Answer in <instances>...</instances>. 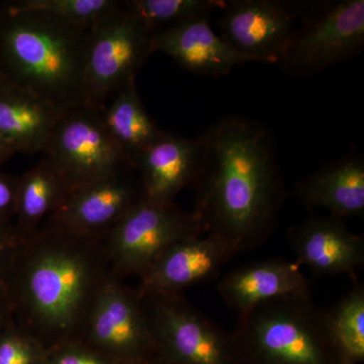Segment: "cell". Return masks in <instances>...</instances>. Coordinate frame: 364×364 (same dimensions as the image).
Masks as SVG:
<instances>
[{
    "instance_id": "cell-1",
    "label": "cell",
    "mask_w": 364,
    "mask_h": 364,
    "mask_svg": "<svg viewBox=\"0 0 364 364\" xmlns=\"http://www.w3.org/2000/svg\"><path fill=\"white\" fill-rule=\"evenodd\" d=\"M202 155L193 214L205 233L248 252L269 239L287 198L267 129L243 117H223L200 136Z\"/></svg>"
},
{
    "instance_id": "cell-2",
    "label": "cell",
    "mask_w": 364,
    "mask_h": 364,
    "mask_svg": "<svg viewBox=\"0 0 364 364\" xmlns=\"http://www.w3.org/2000/svg\"><path fill=\"white\" fill-rule=\"evenodd\" d=\"M90 31L0 4V75L59 109L85 104Z\"/></svg>"
},
{
    "instance_id": "cell-3",
    "label": "cell",
    "mask_w": 364,
    "mask_h": 364,
    "mask_svg": "<svg viewBox=\"0 0 364 364\" xmlns=\"http://www.w3.org/2000/svg\"><path fill=\"white\" fill-rule=\"evenodd\" d=\"M233 333L240 364H344L326 310L312 296L267 301L239 315Z\"/></svg>"
},
{
    "instance_id": "cell-4",
    "label": "cell",
    "mask_w": 364,
    "mask_h": 364,
    "mask_svg": "<svg viewBox=\"0 0 364 364\" xmlns=\"http://www.w3.org/2000/svg\"><path fill=\"white\" fill-rule=\"evenodd\" d=\"M42 153L70 193L134 168L105 128L102 109L86 104L64 111Z\"/></svg>"
},
{
    "instance_id": "cell-5",
    "label": "cell",
    "mask_w": 364,
    "mask_h": 364,
    "mask_svg": "<svg viewBox=\"0 0 364 364\" xmlns=\"http://www.w3.org/2000/svg\"><path fill=\"white\" fill-rule=\"evenodd\" d=\"M152 33L119 4L88 33L83 100L98 109L131 81L150 55Z\"/></svg>"
},
{
    "instance_id": "cell-6",
    "label": "cell",
    "mask_w": 364,
    "mask_h": 364,
    "mask_svg": "<svg viewBox=\"0 0 364 364\" xmlns=\"http://www.w3.org/2000/svg\"><path fill=\"white\" fill-rule=\"evenodd\" d=\"M157 352L171 364H240L233 333L174 294H150Z\"/></svg>"
},
{
    "instance_id": "cell-7",
    "label": "cell",
    "mask_w": 364,
    "mask_h": 364,
    "mask_svg": "<svg viewBox=\"0 0 364 364\" xmlns=\"http://www.w3.org/2000/svg\"><path fill=\"white\" fill-rule=\"evenodd\" d=\"M363 46L364 1L343 0L296 31L279 65L296 75H312L352 58Z\"/></svg>"
},
{
    "instance_id": "cell-8",
    "label": "cell",
    "mask_w": 364,
    "mask_h": 364,
    "mask_svg": "<svg viewBox=\"0 0 364 364\" xmlns=\"http://www.w3.org/2000/svg\"><path fill=\"white\" fill-rule=\"evenodd\" d=\"M205 234L193 212L143 198L112 227V243L122 267L144 273L174 244Z\"/></svg>"
},
{
    "instance_id": "cell-9",
    "label": "cell",
    "mask_w": 364,
    "mask_h": 364,
    "mask_svg": "<svg viewBox=\"0 0 364 364\" xmlns=\"http://www.w3.org/2000/svg\"><path fill=\"white\" fill-rule=\"evenodd\" d=\"M220 37L254 62L279 64L294 33V14L277 0L225 1Z\"/></svg>"
},
{
    "instance_id": "cell-10",
    "label": "cell",
    "mask_w": 364,
    "mask_h": 364,
    "mask_svg": "<svg viewBox=\"0 0 364 364\" xmlns=\"http://www.w3.org/2000/svg\"><path fill=\"white\" fill-rule=\"evenodd\" d=\"M296 264L317 275H355L364 263V238L352 233L343 220L310 215L287 232Z\"/></svg>"
},
{
    "instance_id": "cell-11",
    "label": "cell",
    "mask_w": 364,
    "mask_h": 364,
    "mask_svg": "<svg viewBox=\"0 0 364 364\" xmlns=\"http://www.w3.org/2000/svg\"><path fill=\"white\" fill-rule=\"evenodd\" d=\"M87 273L82 261L70 253L42 254L28 274V294L37 315L48 324L66 327L78 311Z\"/></svg>"
},
{
    "instance_id": "cell-12",
    "label": "cell",
    "mask_w": 364,
    "mask_h": 364,
    "mask_svg": "<svg viewBox=\"0 0 364 364\" xmlns=\"http://www.w3.org/2000/svg\"><path fill=\"white\" fill-rule=\"evenodd\" d=\"M237 254L227 242L214 235L178 242L143 273L146 291L174 294L186 287L214 279Z\"/></svg>"
},
{
    "instance_id": "cell-13",
    "label": "cell",
    "mask_w": 364,
    "mask_h": 364,
    "mask_svg": "<svg viewBox=\"0 0 364 364\" xmlns=\"http://www.w3.org/2000/svg\"><path fill=\"white\" fill-rule=\"evenodd\" d=\"M202 141L162 131L134 163L144 200L172 203L182 189L195 181L200 168Z\"/></svg>"
},
{
    "instance_id": "cell-14",
    "label": "cell",
    "mask_w": 364,
    "mask_h": 364,
    "mask_svg": "<svg viewBox=\"0 0 364 364\" xmlns=\"http://www.w3.org/2000/svg\"><path fill=\"white\" fill-rule=\"evenodd\" d=\"M151 50L171 57L186 70L215 77L254 62L215 33L208 16L191 18L153 33Z\"/></svg>"
},
{
    "instance_id": "cell-15",
    "label": "cell",
    "mask_w": 364,
    "mask_h": 364,
    "mask_svg": "<svg viewBox=\"0 0 364 364\" xmlns=\"http://www.w3.org/2000/svg\"><path fill=\"white\" fill-rule=\"evenodd\" d=\"M134 168L117 172L72 191L59 208L57 220L73 232H92L117 224L143 200L140 179Z\"/></svg>"
},
{
    "instance_id": "cell-16",
    "label": "cell",
    "mask_w": 364,
    "mask_h": 364,
    "mask_svg": "<svg viewBox=\"0 0 364 364\" xmlns=\"http://www.w3.org/2000/svg\"><path fill=\"white\" fill-rule=\"evenodd\" d=\"M218 291L239 315L274 299L311 296L299 265L279 258L253 261L232 270L219 282Z\"/></svg>"
},
{
    "instance_id": "cell-17",
    "label": "cell",
    "mask_w": 364,
    "mask_h": 364,
    "mask_svg": "<svg viewBox=\"0 0 364 364\" xmlns=\"http://www.w3.org/2000/svg\"><path fill=\"white\" fill-rule=\"evenodd\" d=\"M92 335L97 343L133 364L157 353L147 314L135 299L116 287H107L98 299Z\"/></svg>"
},
{
    "instance_id": "cell-18",
    "label": "cell",
    "mask_w": 364,
    "mask_h": 364,
    "mask_svg": "<svg viewBox=\"0 0 364 364\" xmlns=\"http://www.w3.org/2000/svg\"><path fill=\"white\" fill-rule=\"evenodd\" d=\"M293 196L306 207L324 208L338 219L363 218V154L350 153L316 170L294 186Z\"/></svg>"
},
{
    "instance_id": "cell-19",
    "label": "cell",
    "mask_w": 364,
    "mask_h": 364,
    "mask_svg": "<svg viewBox=\"0 0 364 364\" xmlns=\"http://www.w3.org/2000/svg\"><path fill=\"white\" fill-rule=\"evenodd\" d=\"M63 112L0 75V139L16 153H42Z\"/></svg>"
},
{
    "instance_id": "cell-20",
    "label": "cell",
    "mask_w": 364,
    "mask_h": 364,
    "mask_svg": "<svg viewBox=\"0 0 364 364\" xmlns=\"http://www.w3.org/2000/svg\"><path fill=\"white\" fill-rule=\"evenodd\" d=\"M102 114L105 128L133 167L136 158L162 133L146 112L136 80L117 91Z\"/></svg>"
},
{
    "instance_id": "cell-21",
    "label": "cell",
    "mask_w": 364,
    "mask_h": 364,
    "mask_svg": "<svg viewBox=\"0 0 364 364\" xmlns=\"http://www.w3.org/2000/svg\"><path fill=\"white\" fill-rule=\"evenodd\" d=\"M69 195L56 170L43 158L18 179L16 213L23 226L33 227L48 213L61 208Z\"/></svg>"
},
{
    "instance_id": "cell-22",
    "label": "cell",
    "mask_w": 364,
    "mask_h": 364,
    "mask_svg": "<svg viewBox=\"0 0 364 364\" xmlns=\"http://www.w3.org/2000/svg\"><path fill=\"white\" fill-rule=\"evenodd\" d=\"M333 342L344 364L364 360V287L358 284L326 310Z\"/></svg>"
},
{
    "instance_id": "cell-23",
    "label": "cell",
    "mask_w": 364,
    "mask_h": 364,
    "mask_svg": "<svg viewBox=\"0 0 364 364\" xmlns=\"http://www.w3.org/2000/svg\"><path fill=\"white\" fill-rule=\"evenodd\" d=\"M121 6L151 33L221 11L224 0H124Z\"/></svg>"
},
{
    "instance_id": "cell-24",
    "label": "cell",
    "mask_w": 364,
    "mask_h": 364,
    "mask_svg": "<svg viewBox=\"0 0 364 364\" xmlns=\"http://www.w3.org/2000/svg\"><path fill=\"white\" fill-rule=\"evenodd\" d=\"M9 2L14 9L48 14L88 31L111 16L121 4L117 0H16Z\"/></svg>"
},
{
    "instance_id": "cell-25",
    "label": "cell",
    "mask_w": 364,
    "mask_h": 364,
    "mask_svg": "<svg viewBox=\"0 0 364 364\" xmlns=\"http://www.w3.org/2000/svg\"><path fill=\"white\" fill-rule=\"evenodd\" d=\"M39 352L28 340L9 336L0 340V364H38Z\"/></svg>"
},
{
    "instance_id": "cell-26",
    "label": "cell",
    "mask_w": 364,
    "mask_h": 364,
    "mask_svg": "<svg viewBox=\"0 0 364 364\" xmlns=\"http://www.w3.org/2000/svg\"><path fill=\"white\" fill-rule=\"evenodd\" d=\"M18 179L0 171V218L16 213Z\"/></svg>"
},
{
    "instance_id": "cell-27",
    "label": "cell",
    "mask_w": 364,
    "mask_h": 364,
    "mask_svg": "<svg viewBox=\"0 0 364 364\" xmlns=\"http://www.w3.org/2000/svg\"><path fill=\"white\" fill-rule=\"evenodd\" d=\"M51 364H109L104 359L85 351L68 350L56 356Z\"/></svg>"
},
{
    "instance_id": "cell-28",
    "label": "cell",
    "mask_w": 364,
    "mask_h": 364,
    "mask_svg": "<svg viewBox=\"0 0 364 364\" xmlns=\"http://www.w3.org/2000/svg\"><path fill=\"white\" fill-rule=\"evenodd\" d=\"M16 154V151L0 139V166Z\"/></svg>"
},
{
    "instance_id": "cell-29",
    "label": "cell",
    "mask_w": 364,
    "mask_h": 364,
    "mask_svg": "<svg viewBox=\"0 0 364 364\" xmlns=\"http://www.w3.org/2000/svg\"><path fill=\"white\" fill-rule=\"evenodd\" d=\"M140 364H171L169 363L166 359L162 358L159 353L154 354V355L151 356L150 358L146 359L145 361L141 363Z\"/></svg>"
},
{
    "instance_id": "cell-30",
    "label": "cell",
    "mask_w": 364,
    "mask_h": 364,
    "mask_svg": "<svg viewBox=\"0 0 364 364\" xmlns=\"http://www.w3.org/2000/svg\"><path fill=\"white\" fill-rule=\"evenodd\" d=\"M1 237H2V230H1V227H0V245H1Z\"/></svg>"
}]
</instances>
